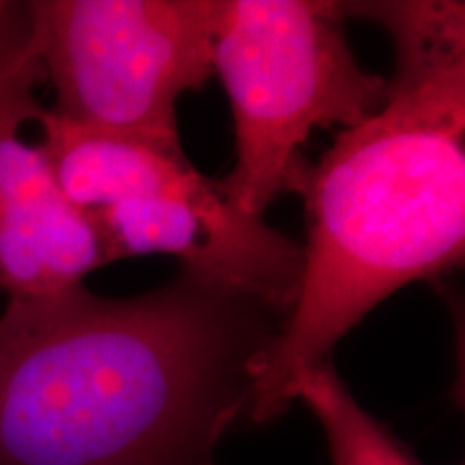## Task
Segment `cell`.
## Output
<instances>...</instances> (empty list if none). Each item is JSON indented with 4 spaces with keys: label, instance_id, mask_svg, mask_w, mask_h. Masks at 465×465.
I'll use <instances>...</instances> for the list:
<instances>
[{
    "label": "cell",
    "instance_id": "obj_6",
    "mask_svg": "<svg viewBox=\"0 0 465 465\" xmlns=\"http://www.w3.org/2000/svg\"><path fill=\"white\" fill-rule=\"evenodd\" d=\"M42 75L39 61L0 91V291L11 298L61 293L110 263L100 232L61 190L42 144L22 136Z\"/></svg>",
    "mask_w": 465,
    "mask_h": 465
},
{
    "label": "cell",
    "instance_id": "obj_7",
    "mask_svg": "<svg viewBox=\"0 0 465 465\" xmlns=\"http://www.w3.org/2000/svg\"><path fill=\"white\" fill-rule=\"evenodd\" d=\"M322 424L332 465H420L383 424L349 392L330 360L302 371L291 386Z\"/></svg>",
    "mask_w": 465,
    "mask_h": 465
},
{
    "label": "cell",
    "instance_id": "obj_3",
    "mask_svg": "<svg viewBox=\"0 0 465 465\" xmlns=\"http://www.w3.org/2000/svg\"><path fill=\"white\" fill-rule=\"evenodd\" d=\"M33 121L58 185L91 218L110 263L171 254L183 272L287 315L298 295L302 246L240 212L183 151L84 132L39 104Z\"/></svg>",
    "mask_w": 465,
    "mask_h": 465
},
{
    "label": "cell",
    "instance_id": "obj_2",
    "mask_svg": "<svg viewBox=\"0 0 465 465\" xmlns=\"http://www.w3.org/2000/svg\"><path fill=\"white\" fill-rule=\"evenodd\" d=\"M345 14L386 28L397 72L383 106L291 183L308 242L293 306L254 362V422L282 416L295 377L330 360L388 295L463 259L465 5L345 3Z\"/></svg>",
    "mask_w": 465,
    "mask_h": 465
},
{
    "label": "cell",
    "instance_id": "obj_1",
    "mask_svg": "<svg viewBox=\"0 0 465 465\" xmlns=\"http://www.w3.org/2000/svg\"><path fill=\"white\" fill-rule=\"evenodd\" d=\"M282 315L179 272L136 298L83 284L0 315V465H216Z\"/></svg>",
    "mask_w": 465,
    "mask_h": 465
},
{
    "label": "cell",
    "instance_id": "obj_5",
    "mask_svg": "<svg viewBox=\"0 0 465 465\" xmlns=\"http://www.w3.org/2000/svg\"><path fill=\"white\" fill-rule=\"evenodd\" d=\"M52 113L84 132L183 151L177 102L212 69L213 0H33Z\"/></svg>",
    "mask_w": 465,
    "mask_h": 465
},
{
    "label": "cell",
    "instance_id": "obj_8",
    "mask_svg": "<svg viewBox=\"0 0 465 465\" xmlns=\"http://www.w3.org/2000/svg\"><path fill=\"white\" fill-rule=\"evenodd\" d=\"M39 63V39L31 3L0 0V91Z\"/></svg>",
    "mask_w": 465,
    "mask_h": 465
},
{
    "label": "cell",
    "instance_id": "obj_4",
    "mask_svg": "<svg viewBox=\"0 0 465 465\" xmlns=\"http://www.w3.org/2000/svg\"><path fill=\"white\" fill-rule=\"evenodd\" d=\"M334 0H213L212 69L235 125V164L220 188L263 218L291 192L317 127H353L383 106L388 80L358 65Z\"/></svg>",
    "mask_w": 465,
    "mask_h": 465
}]
</instances>
